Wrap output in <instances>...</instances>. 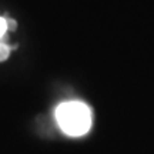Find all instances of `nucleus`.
Returning a JSON list of instances; mask_svg holds the SVG:
<instances>
[{
	"instance_id": "1",
	"label": "nucleus",
	"mask_w": 154,
	"mask_h": 154,
	"mask_svg": "<svg viewBox=\"0 0 154 154\" xmlns=\"http://www.w3.org/2000/svg\"><path fill=\"white\" fill-rule=\"evenodd\" d=\"M56 119L69 136H83L91 127V111L82 101H67L57 107Z\"/></svg>"
},
{
	"instance_id": "2",
	"label": "nucleus",
	"mask_w": 154,
	"mask_h": 154,
	"mask_svg": "<svg viewBox=\"0 0 154 154\" xmlns=\"http://www.w3.org/2000/svg\"><path fill=\"white\" fill-rule=\"evenodd\" d=\"M10 54V49L9 46L5 43H0V61H5Z\"/></svg>"
},
{
	"instance_id": "3",
	"label": "nucleus",
	"mask_w": 154,
	"mask_h": 154,
	"mask_svg": "<svg viewBox=\"0 0 154 154\" xmlns=\"http://www.w3.org/2000/svg\"><path fill=\"white\" fill-rule=\"evenodd\" d=\"M6 32H7V26H6V19L0 17V38L5 36Z\"/></svg>"
},
{
	"instance_id": "4",
	"label": "nucleus",
	"mask_w": 154,
	"mask_h": 154,
	"mask_svg": "<svg viewBox=\"0 0 154 154\" xmlns=\"http://www.w3.org/2000/svg\"><path fill=\"white\" fill-rule=\"evenodd\" d=\"M6 26H7V30H16V22L13 20V19H6Z\"/></svg>"
}]
</instances>
